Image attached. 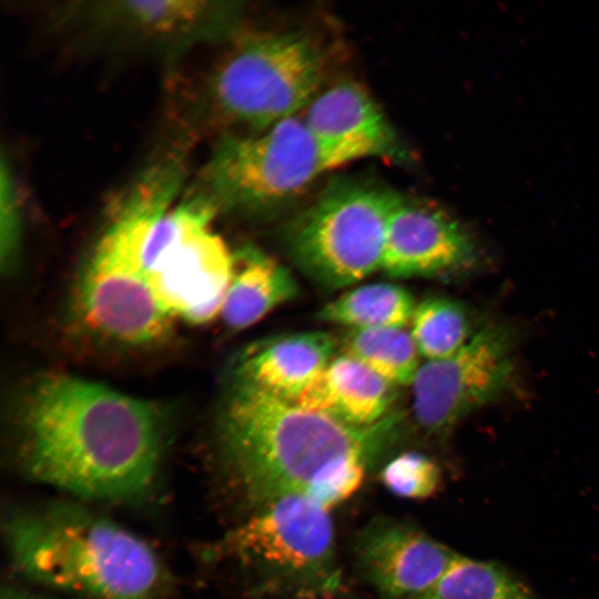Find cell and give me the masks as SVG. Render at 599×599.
<instances>
[{
  "label": "cell",
  "mask_w": 599,
  "mask_h": 599,
  "mask_svg": "<svg viewBox=\"0 0 599 599\" xmlns=\"http://www.w3.org/2000/svg\"><path fill=\"white\" fill-rule=\"evenodd\" d=\"M478 250L469 232L435 206L396 194L380 270L394 278L438 277L470 268Z\"/></svg>",
  "instance_id": "obj_13"
},
{
  "label": "cell",
  "mask_w": 599,
  "mask_h": 599,
  "mask_svg": "<svg viewBox=\"0 0 599 599\" xmlns=\"http://www.w3.org/2000/svg\"><path fill=\"white\" fill-rule=\"evenodd\" d=\"M297 294V283L285 266L255 247H244L234 253L221 315L229 328L244 329Z\"/></svg>",
  "instance_id": "obj_17"
},
{
  "label": "cell",
  "mask_w": 599,
  "mask_h": 599,
  "mask_svg": "<svg viewBox=\"0 0 599 599\" xmlns=\"http://www.w3.org/2000/svg\"><path fill=\"white\" fill-rule=\"evenodd\" d=\"M358 571L383 599H418L460 557L416 526L377 517L356 535Z\"/></svg>",
  "instance_id": "obj_11"
},
{
  "label": "cell",
  "mask_w": 599,
  "mask_h": 599,
  "mask_svg": "<svg viewBox=\"0 0 599 599\" xmlns=\"http://www.w3.org/2000/svg\"><path fill=\"white\" fill-rule=\"evenodd\" d=\"M397 422L392 414L357 428L233 383L219 435L229 476L253 509L287 495L307 496L329 509L362 486Z\"/></svg>",
  "instance_id": "obj_2"
},
{
  "label": "cell",
  "mask_w": 599,
  "mask_h": 599,
  "mask_svg": "<svg viewBox=\"0 0 599 599\" xmlns=\"http://www.w3.org/2000/svg\"><path fill=\"white\" fill-rule=\"evenodd\" d=\"M16 428L27 475L87 500L144 496L164 439V417L153 402L57 373L37 377L23 390Z\"/></svg>",
  "instance_id": "obj_1"
},
{
  "label": "cell",
  "mask_w": 599,
  "mask_h": 599,
  "mask_svg": "<svg viewBox=\"0 0 599 599\" xmlns=\"http://www.w3.org/2000/svg\"><path fill=\"white\" fill-rule=\"evenodd\" d=\"M217 209L199 192L175 202L153 225L142 264L171 317L203 324L221 313L234 253L212 230Z\"/></svg>",
  "instance_id": "obj_7"
},
{
  "label": "cell",
  "mask_w": 599,
  "mask_h": 599,
  "mask_svg": "<svg viewBox=\"0 0 599 599\" xmlns=\"http://www.w3.org/2000/svg\"><path fill=\"white\" fill-rule=\"evenodd\" d=\"M10 561L28 580L87 599H162L166 567L142 538L72 502L6 516Z\"/></svg>",
  "instance_id": "obj_3"
},
{
  "label": "cell",
  "mask_w": 599,
  "mask_h": 599,
  "mask_svg": "<svg viewBox=\"0 0 599 599\" xmlns=\"http://www.w3.org/2000/svg\"><path fill=\"white\" fill-rule=\"evenodd\" d=\"M395 197L389 190L358 181L329 185L287 231L294 262L329 290L380 270Z\"/></svg>",
  "instance_id": "obj_8"
},
{
  "label": "cell",
  "mask_w": 599,
  "mask_h": 599,
  "mask_svg": "<svg viewBox=\"0 0 599 599\" xmlns=\"http://www.w3.org/2000/svg\"><path fill=\"white\" fill-rule=\"evenodd\" d=\"M146 234L125 217L108 219L80 277L78 304L92 331L129 345L167 334L171 317L143 271Z\"/></svg>",
  "instance_id": "obj_9"
},
{
  "label": "cell",
  "mask_w": 599,
  "mask_h": 599,
  "mask_svg": "<svg viewBox=\"0 0 599 599\" xmlns=\"http://www.w3.org/2000/svg\"><path fill=\"white\" fill-rule=\"evenodd\" d=\"M342 351L395 386L410 385L420 366L419 352L405 327L349 329Z\"/></svg>",
  "instance_id": "obj_19"
},
{
  "label": "cell",
  "mask_w": 599,
  "mask_h": 599,
  "mask_svg": "<svg viewBox=\"0 0 599 599\" xmlns=\"http://www.w3.org/2000/svg\"><path fill=\"white\" fill-rule=\"evenodd\" d=\"M410 334L426 361L447 358L457 353L471 338L470 315L458 301L445 296H430L415 307Z\"/></svg>",
  "instance_id": "obj_21"
},
{
  "label": "cell",
  "mask_w": 599,
  "mask_h": 599,
  "mask_svg": "<svg viewBox=\"0 0 599 599\" xmlns=\"http://www.w3.org/2000/svg\"><path fill=\"white\" fill-rule=\"evenodd\" d=\"M514 337L506 326L477 329L454 355L420 364L413 413L428 434L445 435L464 417L499 398L514 382Z\"/></svg>",
  "instance_id": "obj_10"
},
{
  "label": "cell",
  "mask_w": 599,
  "mask_h": 599,
  "mask_svg": "<svg viewBox=\"0 0 599 599\" xmlns=\"http://www.w3.org/2000/svg\"><path fill=\"white\" fill-rule=\"evenodd\" d=\"M207 552L243 568L263 597L333 599L343 586L329 509L304 495L254 508Z\"/></svg>",
  "instance_id": "obj_4"
},
{
  "label": "cell",
  "mask_w": 599,
  "mask_h": 599,
  "mask_svg": "<svg viewBox=\"0 0 599 599\" xmlns=\"http://www.w3.org/2000/svg\"><path fill=\"white\" fill-rule=\"evenodd\" d=\"M418 599H538L520 577L495 561L459 557Z\"/></svg>",
  "instance_id": "obj_20"
},
{
  "label": "cell",
  "mask_w": 599,
  "mask_h": 599,
  "mask_svg": "<svg viewBox=\"0 0 599 599\" xmlns=\"http://www.w3.org/2000/svg\"><path fill=\"white\" fill-rule=\"evenodd\" d=\"M383 485L394 495L408 499L432 497L441 485L437 463L425 454L405 451L392 458L382 469Z\"/></svg>",
  "instance_id": "obj_22"
},
{
  "label": "cell",
  "mask_w": 599,
  "mask_h": 599,
  "mask_svg": "<svg viewBox=\"0 0 599 599\" xmlns=\"http://www.w3.org/2000/svg\"><path fill=\"white\" fill-rule=\"evenodd\" d=\"M0 260L3 273L10 274L18 265L21 226L18 195L4 156L1 161Z\"/></svg>",
  "instance_id": "obj_23"
},
{
  "label": "cell",
  "mask_w": 599,
  "mask_h": 599,
  "mask_svg": "<svg viewBox=\"0 0 599 599\" xmlns=\"http://www.w3.org/2000/svg\"><path fill=\"white\" fill-rule=\"evenodd\" d=\"M326 62L319 44L302 33L245 34L211 71L204 97L217 119L262 131L305 110Z\"/></svg>",
  "instance_id": "obj_5"
},
{
  "label": "cell",
  "mask_w": 599,
  "mask_h": 599,
  "mask_svg": "<svg viewBox=\"0 0 599 599\" xmlns=\"http://www.w3.org/2000/svg\"><path fill=\"white\" fill-rule=\"evenodd\" d=\"M64 11L95 31L180 45L230 35L240 9L221 1L124 0L79 2Z\"/></svg>",
  "instance_id": "obj_12"
},
{
  "label": "cell",
  "mask_w": 599,
  "mask_h": 599,
  "mask_svg": "<svg viewBox=\"0 0 599 599\" xmlns=\"http://www.w3.org/2000/svg\"><path fill=\"white\" fill-rule=\"evenodd\" d=\"M396 386L357 359L335 356L302 390L295 403L346 425L373 427L390 413Z\"/></svg>",
  "instance_id": "obj_16"
},
{
  "label": "cell",
  "mask_w": 599,
  "mask_h": 599,
  "mask_svg": "<svg viewBox=\"0 0 599 599\" xmlns=\"http://www.w3.org/2000/svg\"><path fill=\"white\" fill-rule=\"evenodd\" d=\"M301 116L329 170L363 158L400 160L404 154L379 105L353 81L319 91Z\"/></svg>",
  "instance_id": "obj_14"
},
{
  "label": "cell",
  "mask_w": 599,
  "mask_h": 599,
  "mask_svg": "<svg viewBox=\"0 0 599 599\" xmlns=\"http://www.w3.org/2000/svg\"><path fill=\"white\" fill-rule=\"evenodd\" d=\"M335 339L325 332L276 336L247 348L237 359L234 383L295 402L332 361Z\"/></svg>",
  "instance_id": "obj_15"
},
{
  "label": "cell",
  "mask_w": 599,
  "mask_h": 599,
  "mask_svg": "<svg viewBox=\"0 0 599 599\" xmlns=\"http://www.w3.org/2000/svg\"><path fill=\"white\" fill-rule=\"evenodd\" d=\"M329 167L301 115L215 144L196 192L219 210L264 213L304 192Z\"/></svg>",
  "instance_id": "obj_6"
},
{
  "label": "cell",
  "mask_w": 599,
  "mask_h": 599,
  "mask_svg": "<svg viewBox=\"0 0 599 599\" xmlns=\"http://www.w3.org/2000/svg\"><path fill=\"white\" fill-rule=\"evenodd\" d=\"M416 304L405 287L393 283L358 286L328 302L318 313L322 322L354 328L405 327Z\"/></svg>",
  "instance_id": "obj_18"
},
{
  "label": "cell",
  "mask_w": 599,
  "mask_h": 599,
  "mask_svg": "<svg viewBox=\"0 0 599 599\" xmlns=\"http://www.w3.org/2000/svg\"><path fill=\"white\" fill-rule=\"evenodd\" d=\"M1 599H53V598L44 597V596L35 595L26 590L9 587L2 590Z\"/></svg>",
  "instance_id": "obj_24"
}]
</instances>
